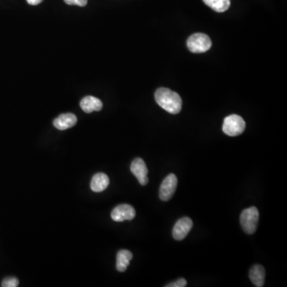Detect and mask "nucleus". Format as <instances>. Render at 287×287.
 <instances>
[{
    "label": "nucleus",
    "instance_id": "f257e3e1",
    "mask_svg": "<svg viewBox=\"0 0 287 287\" xmlns=\"http://www.w3.org/2000/svg\"><path fill=\"white\" fill-rule=\"evenodd\" d=\"M155 100L162 109L169 114H179L182 109V99L180 95L169 89H158L155 93Z\"/></svg>",
    "mask_w": 287,
    "mask_h": 287
},
{
    "label": "nucleus",
    "instance_id": "f03ea898",
    "mask_svg": "<svg viewBox=\"0 0 287 287\" xmlns=\"http://www.w3.org/2000/svg\"><path fill=\"white\" fill-rule=\"evenodd\" d=\"M260 212L257 208L251 207L242 211L240 215V223L245 233L253 235L257 230Z\"/></svg>",
    "mask_w": 287,
    "mask_h": 287
},
{
    "label": "nucleus",
    "instance_id": "7ed1b4c3",
    "mask_svg": "<svg viewBox=\"0 0 287 287\" xmlns=\"http://www.w3.org/2000/svg\"><path fill=\"white\" fill-rule=\"evenodd\" d=\"M246 128V123L241 117L232 114L223 120V131L226 135L236 137L243 133Z\"/></svg>",
    "mask_w": 287,
    "mask_h": 287
},
{
    "label": "nucleus",
    "instance_id": "20e7f679",
    "mask_svg": "<svg viewBox=\"0 0 287 287\" xmlns=\"http://www.w3.org/2000/svg\"><path fill=\"white\" fill-rule=\"evenodd\" d=\"M187 46L192 53H204L212 47V40L207 34L196 33L189 37Z\"/></svg>",
    "mask_w": 287,
    "mask_h": 287
},
{
    "label": "nucleus",
    "instance_id": "39448f33",
    "mask_svg": "<svg viewBox=\"0 0 287 287\" xmlns=\"http://www.w3.org/2000/svg\"><path fill=\"white\" fill-rule=\"evenodd\" d=\"M177 183L178 180L176 175L169 174L168 176H166L160 187V191H159L160 199L163 201L169 200L176 191Z\"/></svg>",
    "mask_w": 287,
    "mask_h": 287
},
{
    "label": "nucleus",
    "instance_id": "423d86ee",
    "mask_svg": "<svg viewBox=\"0 0 287 287\" xmlns=\"http://www.w3.org/2000/svg\"><path fill=\"white\" fill-rule=\"evenodd\" d=\"M130 170L132 173L137 177L141 185L144 186L148 184V167L146 166L145 162L142 158H136L132 162Z\"/></svg>",
    "mask_w": 287,
    "mask_h": 287
},
{
    "label": "nucleus",
    "instance_id": "0eeeda50",
    "mask_svg": "<svg viewBox=\"0 0 287 287\" xmlns=\"http://www.w3.org/2000/svg\"><path fill=\"white\" fill-rule=\"evenodd\" d=\"M136 216V211L129 204H120L114 208L111 213V218L116 222L132 220Z\"/></svg>",
    "mask_w": 287,
    "mask_h": 287
},
{
    "label": "nucleus",
    "instance_id": "6e6552de",
    "mask_svg": "<svg viewBox=\"0 0 287 287\" xmlns=\"http://www.w3.org/2000/svg\"><path fill=\"white\" fill-rule=\"evenodd\" d=\"M193 223L189 217H184L176 222L172 230V236L176 240H183L192 228Z\"/></svg>",
    "mask_w": 287,
    "mask_h": 287
},
{
    "label": "nucleus",
    "instance_id": "1a4fd4ad",
    "mask_svg": "<svg viewBox=\"0 0 287 287\" xmlns=\"http://www.w3.org/2000/svg\"><path fill=\"white\" fill-rule=\"evenodd\" d=\"M77 121V117L74 114L68 113V114H61L60 116L56 118L54 120V125L56 129L59 130H66L74 126Z\"/></svg>",
    "mask_w": 287,
    "mask_h": 287
},
{
    "label": "nucleus",
    "instance_id": "9d476101",
    "mask_svg": "<svg viewBox=\"0 0 287 287\" xmlns=\"http://www.w3.org/2000/svg\"><path fill=\"white\" fill-rule=\"evenodd\" d=\"M80 106L85 113L90 114L94 111H100L103 107L102 101L95 96H87L82 98Z\"/></svg>",
    "mask_w": 287,
    "mask_h": 287
},
{
    "label": "nucleus",
    "instance_id": "9b49d317",
    "mask_svg": "<svg viewBox=\"0 0 287 287\" xmlns=\"http://www.w3.org/2000/svg\"><path fill=\"white\" fill-rule=\"evenodd\" d=\"M109 185H110V179L107 175L104 173H96L91 180L90 188L95 192H101L107 189Z\"/></svg>",
    "mask_w": 287,
    "mask_h": 287
},
{
    "label": "nucleus",
    "instance_id": "f8f14e48",
    "mask_svg": "<svg viewBox=\"0 0 287 287\" xmlns=\"http://www.w3.org/2000/svg\"><path fill=\"white\" fill-rule=\"evenodd\" d=\"M266 271L263 266L261 265H255L251 267L249 272V277L255 287H263L265 283Z\"/></svg>",
    "mask_w": 287,
    "mask_h": 287
},
{
    "label": "nucleus",
    "instance_id": "ddd939ff",
    "mask_svg": "<svg viewBox=\"0 0 287 287\" xmlns=\"http://www.w3.org/2000/svg\"><path fill=\"white\" fill-rule=\"evenodd\" d=\"M132 259H133V254L130 251L127 250L118 251L117 255V270L120 272L125 271Z\"/></svg>",
    "mask_w": 287,
    "mask_h": 287
},
{
    "label": "nucleus",
    "instance_id": "4468645a",
    "mask_svg": "<svg viewBox=\"0 0 287 287\" xmlns=\"http://www.w3.org/2000/svg\"><path fill=\"white\" fill-rule=\"evenodd\" d=\"M206 5L216 12H224L227 11L231 5L230 0H203Z\"/></svg>",
    "mask_w": 287,
    "mask_h": 287
},
{
    "label": "nucleus",
    "instance_id": "2eb2a0df",
    "mask_svg": "<svg viewBox=\"0 0 287 287\" xmlns=\"http://www.w3.org/2000/svg\"><path fill=\"white\" fill-rule=\"evenodd\" d=\"M19 283H20V282L18 280L17 278L9 277V278H6V279H3L1 286L2 287H16L19 286Z\"/></svg>",
    "mask_w": 287,
    "mask_h": 287
},
{
    "label": "nucleus",
    "instance_id": "dca6fc26",
    "mask_svg": "<svg viewBox=\"0 0 287 287\" xmlns=\"http://www.w3.org/2000/svg\"><path fill=\"white\" fill-rule=\"evenodd\" d=\"M64 2L68 5H76L79 7H85L88 2V0H64Z\"/></svg>",
    "mask_w": 287,
    "mask_h": 287
},
{
    "label": "nucleus",
    "instance_id": "f3484780",
    "mask_svg": "<svg viewBox=\"0 0 287 287\" xmlns=\"http://www.w3.org/2000/svg\"><path fill=\"white\" fill-rule=\"evenodd\" d=\"M187 286V281L185 279H180L176 280V282L171 283L168 285H166V287H185Z\"/></svg>",
    "mask_w": 287,
    "mask_h": 287
},
{
    "label": "nucleus",
    "instance_id": "a211bd4d",
    "mask_svg": "<svg viewBox=\"0 0 287 287\" xmlns=\"http://www.w3.org/2000/svg\"><path fill=\"white\" fill-rule=\"evenodd\" d=\"M43 1V0H26L27 3L30 5H33V6L40 4Z\"/></svg>",
    "mask_w": 287,
    "mask_h": 287
}]
</instances>
